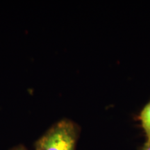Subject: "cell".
Here are the masks:
<instances>
[{
    "label": "cell",
    "mask_w": 150,
    "mask_h": 150,
    "mask_svg": "<svg viewBox=\"0 0 150 150\" xmlns=\"http://www.w3.org/2000/svg\"><path fill=\"white\" fill-rule=\"evenodd\" d=\"M77 129L69 120L53 125L35 142V150H74Z\"/></svg>",
    "instance_id": "1"
},
{
    "label": "cell",
    "mask_w": 150,
    "mask_h": 150,
    "mask_svg": "<svg viewBox=\"0 0 150 150\" xmlns=\"http://www.w3.org/2000/svg\"><path fill=\"white\" fill-rule=\"evenodd\" d=\"M142 127L147 136L146 144L150 143V102L145 105L140 115Z\"/></svg>",
    "instance_id": "2"
},
{
    "label": "cell",
    "mask_w": 150,
    "mask_h": 150,
    "mask_svg": "<svg viewBox=\"0 0 150 150\" xmlns=\"http://www.w3.org/2000/svg\"><path fill=\"white\" fill-rule=\"evenodd\" d=\"M11 150H27V149H26L25 147H22V146H20V147H15V148H13V149H11Z\"/></svg>",
    "instance_id": "3"
},
{
    "label": "cell",
    "mask_w": 150,
    "mask_h": 150,
    "mask_svg": "<svg viewBox=\"0 0 150 150\" xmlns=\"http://www.w3.org/2000/svg\"><path fill=\"white\" fill-rule=\"evenodd\" d=\"M142 150H150V144H146Z\"/></svg>",
    "instance_id": "4"
},
{
    "label": "cell",
    "mask_w": 150,
    "mask_h": 150,
    "mask_svg": "<svg viewBox=\"0 0 150 150\" xmlns=\"http://www.w3.org/2000/svg\"><path fill=\"white\" fill-rule=\"evenodd\" d=\"M149 144H150V143H149Z\"/></svg>",
    "instance_id": "5"
}]
</instances>
